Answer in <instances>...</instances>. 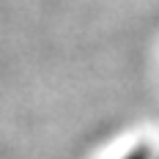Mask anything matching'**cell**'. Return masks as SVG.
Wrapping results in <instances>:
<instances>
[{
  "mask_svg": "<svg viewBox=\"0 0 159 159\" xmlns=\"http://www.w3.org/2000/svg\"><path fill=\"white\" fill-rule=\"evenodd\" d=\"M126 159H159V154H154L151 148H140V151H134V154L126 157Z\"/></svg>",
  "mask_w": 159,
  "mask_h": 159,
  "instance_id": "obj_1",
  "label": "cell"
}]
</instances>
